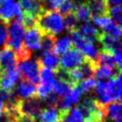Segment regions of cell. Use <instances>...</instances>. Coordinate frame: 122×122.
<instances>
[{
	"mask_svg": "<svg viewBox=\"0 0 122 122\" xmlns=\"http://www.w3.org/2000/svg\"><path fill=\"white\" fill-rule=\"evenodd\" d=\"M85 56L82 54L80 51H78L75 48H71L67 51L63 52L61 58L59 59L60 69L69 71L72 69L79 67L85 61Z\"/></svg>",
	"mask_w": 122,
	"mask_h": 122,
	"instance_id": "7",
	"label": "cell"
},
{
	"mask_svg": "<svg viewBox=\"0 0 122 122\" xmlns=\"http://www.w3.org/2000/svg\"><path fill=\"white\" fill-rule=\"evenodd\" d=\"M88 5L91 10V14L92 17L106 16L108 15L109 8L105 2L97 1V0H88Z\"/></svg>",
	"mask_w": 122,
	"mask_h": 122,
	"instance_id": "20",
	"label": "cell"
},
{
	"mask_svg": "<svg viewBox=\"0 0 122 122\" xmlns=\"http://www.w3.org/2000/svg\"><path fill=\"white\" fill-rule=\"evenodd\" d=\"M108 16L111 17V19H112V21L114 23H116L117 25H121V23H122V9H121V7L118 6V7L110 8L109 11H108Z\"/></svg>",
	"mask_w": 122,
	"mask_h": 122,
	"instance_id": "33",
	"label": "cell"
},
{
	"mask_svg": "<svg viewBox=\"0 0 122 122\" xmlns=\"http://www.w3.org/2000/svg\"><path fill=\"white\" fill-rule=\"evenodd\" d=\"M42 110V102L37 96L18 100L17 112L21 115H27L36 119Z\"/></svg>",
	"mask_w": 122,
	"mask_h": 122,
	"instance_id": "5",
	"label": "cell"
},
{
	"mask_svg": "<svg viewBox=\"0 0 122 122\" xmlns=\"http://www.w3.org/2000/svg\"><path fill=\"white\" fill-rule=\"evenodd\" d=\"M97 41L102 45L104 51H107L112 54L116 51H121L122 46H121L120 38H116L109 34H106L104 32H100Z\"/></svg>",
	"mask_w": 122,
	"mask_h": 122,
	"instance_id": "12",
	"label": "cell"
},
{
	"mask_svg": "<svg viewBox=\"0 0 122 122\" xmlns=\"http://www.w3.org/2000/svg\"><path fill=\"white\" fill-rule=\"evenodd\" d=\"M25 27L18 21L12 20L8 23V39L5 46H8L13 51L18 52L23 47L25 35Z\"/></svg>",
	"mask_w": 122,
	"mask_h": 122,
	"instance_id": "4",
	"label": "cell"
},
{
	"mask_svg": "<svg viewBox=\"0 0 122 122\" xmlns=\"http://www.w3.org/2000/svg\"><path fill=\"white\" fill-rule=\"evenodd\" d=\"M78 31L81 33L82 36H84L87 40H89L90 42H92V43L97 41V38H98V36L100 34V31L92 23H90L89 21L88 22H84L80 26Z\"/></svg>",
	"mask_w": 122,
	"mask_h": 122,
	"instance_id": "19",
	"label": "cell"
},
{
	"mask_svg": "<svg viewBox=\"0 0 122 122\" xmlns=\"http://www.w3.org/2000/svg\"><path fill=\"white\" fill-rule=\"evenodd\" d=\"M118 74H121V68H118V67L110 68V67L97 65L94 69V71H93V75L99 80L112 78V77L116 76Z\"/></svg>",
	"mask_w": 122,
	"mask_h": 122,
	"instance_id": "18",
	"label": "cell"
},
{
	"mask_svg": "<svg viewBox=\"0 0 122 122\" xmlns=\"http://www.w3.org/2000/svg\"><path fill=\"white\" fill-rule=\"evenodd\" d=\"M23 17V11L19 3L12 0H4L0 6V19L9 23L12 20L21 23Z\"/></svg>",
	"mask_w": 122,
	"mask_h": 122,
	"instance_id": "8",
	"label": "cell"
},
{
	"mask_svg": "<svg viewBox=\"0 0 122 122\" xmlns=\"http://www.w3.org/2000/svg\"><path fill=\"white\" fill-rule=\"evenodd\" d=\"M17 69L19 75L22 78L33 85L38 84L40 82V69L41 66L39 64L38 59L36 58H28L26 60H22L17 62Z\"/></svg>",
	"mask_w": 122,
	"mask_h": 122,
	"instance_id": "3",
	"label": "cell"
},
{
	"mask_svg": "<svg viewBox=\"0 0 122 122\" xmlns=\"http://www.w3.org/2000/svg\"><path fill=\"white\" fill-rule=\"evenodd\" d=\"M42 34H43L42 31L36 26L27 29V31L24 35V40H23L24 47L30 51L39 50Z\"/></svg>",
	"mask_w": 122,
	"mask_h": 122,
	"instance_id": "9",
	"label": "cell"
},
{
	"mask_svg": "<svg viewBox=\"0 0 122 122\" xmlns=\"http://www.w3.org/2000/svg\"><path fill=\"white\" fill-rule=\"evenodd\" d=\"M73 11H74L73 13H74L75 17L77 18V20L81 21V22H88L90 20V18L92 17L91 10H90V8H89L87 1L76 4Z\"/></svg>",
	"mask_w": 122,
	"mask_h": 122,
	"instance_id": "22",
	"label": "cell"
},
{
	"mask_svg": "<svg viewBox=\"0 0 122 122\" xmlns=\"http://www.w3.org/2000/svg\"><path fill=\"white\" fill-rule=\"evenodd\" d=\"M17 58L16 53L8 46H4L0 49V70L1 71L16 69Z\"/></svg>",
	"mask_w": 122,
	"mask_h": 122,
	"instance_id": "10",
	"label": "cell"
},
{
	"mask_svg": "<svg viewBox=\"0 0 122 122\" xmlns=\"http://www.w3.org/2000/svg\"><path fill=\"white\" fill-rule=\"evenodd\" d=\"M38 117L40 122H60L61 120L60 111L56 107H49L42 110Z\"/></svg>",
	"mask_w": 122,
	"mask_h": 122,
	"instance_id": "21",
	"label": "cell"
},
{
	"mask_svg": "<svg viewBox=\"0 0 122 122\" xmlns=\"http://www.w3.org/2000/svg\"><path fill=\"white\" fill-rule=\"evenodd\" d=\"M96 66H97L96 62L85 59V61L79 67L68 71L70 82L74 86L79 81L89 78V77H92L93 75V71H94V69Z\"/></svg>",
	"mask_w": 122,
	"mask_h": 122,
	"instance_id": "6",
	"label": "cell"
},
{
	"mask_svg": "<svg viewBox=\"0 0 122 122\" xmlns=\"http://www.w3.org/2000/svg\"><path fill=\"white\" fill-rule=\"evenodd\" d=\"M40 80L42 83H48V84H53L56 80V74L53 71L41 67L40 69Z\"/></svg>",
	"mask_w": 122,
	"mask_h": 122,
	"instance_id": "29",
	"label": "cell"
},
{
	"mask_svg": "<svg viewBox=\"0 0 122 122\" xmlns=\"http://www.w3.org/2000/svg\"><path fill=\"white\" fill-rule=\"evenodd\" d=\"M60 122H71V121L67 120V119H66V118H64V117H61V120H60Z\"/></svg>",
	"mask_w": 122,
	"mask_h": 122,
	"instance_id": "42",
	"label": "cell"
},
{
	"mask_svg": "<svg viewBox=\"0 0 122 122\" xmlns=\"http://www.w3.org/2000/svg\"><path fill=\"white\" fill-rule=\"evenodd\" d=\"M97 1H102V2H105L106 0H97Z\"/></svg>",
	"mask_w": 122,
	"mask_h": 122,
	"instance_id": "44",
	"label": "cell"
},
{
	"mask_svg": "<svg viewBox=\"0 0 122 122\" xmlns=\"http://www.w3.org/2000/svg\"><path fill=\"white\" fill-rule=\"evenodd\" d=\"M102 30H103V32L106 34H109L116 38L121 37V27L120 25H117L116 23H114L112 20H111V22Z\"/></svg>",
	"mask_w": 122,
	"mask_h": 122,
	"instance_id": "31",
	"label": "cell"
},
{
	"mask_svg": "<svg viewBox=\"0 0 122 122\" xmlns=\"http://www.w3.org/2000/svg\"><path fill=\"white\" fill-rule=\"evenodd\" d=\"M81 92L79 91V89L74 85L72 86L71 90L70 91V92L68 94H66L63 98H60L59 103H58V107L60 111H68L71 108V106L73 104H77L80 100L81 97Z\"/></svg>",
	"mask_w": 122,
	"mask_h": 122,
	"instance_id": "14",
	"label": "cell"
},
{
	"mask_svg": "<svg viewBox=\"0 0 122 122\" xmlns=\"http://www.w3.org/2000/svg\"><path fill=\"white\" fill-rule=\"evenodd\" d=\"M35 90L36 88L33 84L22 79L15 87V90H13V92L19 99H26L36 96Z\"/></svg>",
	"mask_w": 122,
	"mask_h": 122,
	"instance_id": "15",
	"label": "cell"
},
{
	"mask_svg": "<svg viewBox=\"0 0 122 122\" xmlns=\"http://www.w3.org/2000/svg\"><path fill=\"white\" fill-rule=\"evenodd\" d=\"M71 47H72V41H71V36L65 35V36H62L58 39H55L53 51L56 54H62L63 52L70 50Z\"/></svg>",
	"mask_w": 122,
	"mask_h": 122,
	"instance_id": "23",
	"label": "cell"
},
{
	"mask_svg": "<svg viewBox=\"0 0 122 122\" xmlns=\"http://www.w3.org/2000/svg\"><path fill=\"white\" fill-rule=\"evenodd\" d=\"M3 108H4V103L0 100V114H1L2 112H3Z\"/></svg>",
	"mask_w": 122,
	"mask_h": 122,
	"instance_id": "41",
	"label": "cell"
},
{
	"mask_svg": "<svg viewBox=\"0 0 122 122\" xmlns=\"http://www.w3.org/2000/svg\"><path fill=\"white\" fill-rule=\"evenodd\" d=\"M45 100V103L49 106V107H57L58 106V103H59V100H60V97L56 94V93H50L46 98H44Z\"/></svg>",
	"mask_w": 122,
	"mask_h": 122,
	"instance_id": "37",
	"label": "cell"
},
{
	"mask_svg": "<svg viewBox=\"0 0 122 122\" xmlns=\"http://www.w3.org/2000/svg\"><path fill=\"white\" fill-rule=\"evenodd\" d=\"M1 75H2V71H1V70H0V81H1Z\"/></svg>",
	"mask_w": 122,
	"mask_h": 122,
	"instance_id": "43",
	"label": "cell"
},
{
	"mask_svg": "<svg viewBox=\"0 0 122 122\" xmlns=\"http://www.w3.org/2000/svg\"><path fill=\"white\" fill-rule=\"evenodd\" d=\"M55 39L56 38L53 35L43 33L42 34V38H41V42H40V47H39V50H40L41 53L53 51Z\"/></svg>",
	"mask_w": 122,
	"mask_h": 122,
	"instance_id": "26",
	"label": "cell"
},
{
	"mask_svg": "<svg viewBox=\"0 0 122 122\" xmlns=\"http://www.w3.org/2000/svg\"><path fill=\"white\" fill-rule=\"evenodd\" d=\"M39 61V64L41 67L50 69L53 71L54 72L59 70L60 65H59V58L57 54L54 51H50L46 53H41V56L37 58Z\"/></svg>",
	"mask_w": 122,
	"mask_h": 122,
	"instance_id": "16",
	"label": "cell"
},
{
	"mask_svg": "<svg viewBox=\"0 0 122 122\" xmlns=\"http://www.w3.org/2000/svg\"><path fill=\"white\" fill-rule=\"evenodd\" d=\"M76 4L74 3L73 0H65L62 4H60L57 7V11L61 14V15H67L69 13H71L74 9H75Z\"/></svg>",
	"mask_w": 122,
	"mask_h": 122,
	"instance_id": "32",
	"label": "cell"
},
{
	"mask_svg": "<svg viewBox=\"0 0 122 122\" xmlns=\"http://www.w3.org/2000/svg\"><path fill=\"white\" fill-rule=\"evenodd\" d=\"M96 64L99 66H105V67H110V68H116V67L121 68V67L117 66L112 53H111L107 51H104V50H102L98 53V56L96 59Z\"/></svg>",
	"mask_w": 122,
	"mask_h": 122,
	"instance_id": "24",
	"label": "cell"
},
{
	"mask_svg": "<svg viewBox=\"0 0 122 122\" xmlns=\"http://www.w3.org/2000/svg\"><path fill=\"white\" fill-rule=\"evenodd\" d=\"M13 117H11L7 112H5L3 110L2 113L0 114V122H11Z\"/></svg>",
	"mask_w": 122,
	"mask_h": 122,
	"instance_id": "39",
	"label": "cell"
},
{
	"mask_svg": "<svg viewBox=\"0 0 122 122\" xmlns=\"http://www.w3.org/2000/svg\"><path fill=\"white\" fill-rule=\"evenodd\" d=\"M52 90H53V84L41 83L38 85L37 89L35 90V94L39 99H44L50 93L52 92Z\"/></svg>",
	"mask_w": 122,
	"mask_h": 122,
	"instance_id": "30",
	"label": "cell"
},
{
	"mask_svg": "<svg viewBox=\"0 0 122 122\" xmlns=\"http://www.w3.org/2000/svg\"><path fill=\"white\" fill-rule=\"evenodd\" d=\"M95 85H96V80L93 77H89L79 81L75 86L79 89L81 93H89L94 90Z\"/></svg>",
	"mask_w": 122,
	"mask_h": 122,
	"instance_id": "27",
	"label": "cell"
},
{
	"mask_svg": "<svg viewBox=\"0 0 122 122\" xmlns=\"http://www.w3.org/2000/svg\"><path fill=\"white\" fill-rule=\"evenodd\" d=\"M8 39V23L0 19V49L6 45Z\"/></svg>",
	"mask_w": 122,
	"mask_h": 122,
	"instance_id": "34",
	"label": "cell"
},
{
	"mask_svg": "<svg viewBox=\"0 0 122 122\" xmlns=\"http://www.w3.org/2000/svg\"><path fill=\"white\" fill-rule=\"evenodd\" d=\"M122 0H106L105 3L108 6V8H113V7H118L121 5Z\"/></svg>",
	"mask_w": 122,
	"mask_h": 122,
	"instance_id": "40",
	"label": "cell"
},
{
	"mask_svg": "<svg viewBox=\"0 0 122 122\" xmlns=\"http://www.w3.org/2000/svg\"><path fill=\"white\" fill-rule=\"evenodd\" d=\"M72 84L67 80L63 79H57L53 83V90L54 93H56L58 96H65L70 92V91L72 88Z\"/></svg>",
	"mask_w": 122,
	"mask_h": 122,
	"instance_id": "25",
	"label": "cell"
},
{
	"mask_svg": "<svg viewBox=\"0 0 122 122\" xmlns=\"http://www.w3.org/2000/svg\"><path fill=\"white\" fill-rule=\"evenodd\" d=\"M36 27L42 31V33L53 36L61 33L65 30L63 16L55 10H44L37 17Z\"/></svg>",
	"mask_w": 122,
	"mask_h": 122,
	"instance_id": "2",
	"label": "cell"
},
{
	"mask_svg": "<svg viewBox=\"0 0 122 122\" xmlns=\"http://www.w3.org/2000/svg\"><path fill=\"white\" fill-rule=\"evenodd\" d=\"M94 91L97 96L96 100L103 106L114 101L121 102V74L112 77L107 82L99 80L96 82Z\"/></svg>",
	"mask_w": 122,
	"mask_h": 122,
	"instance_id": "1",
	"label": "cell"
},
{
	"mask_svg": "<svg viewBox=\"0 0 122 122\" xmlns=\"http://www.w3.org/2000/svg\"><path fill=\"white\" fill-rule=\"evenodd\" d=\"M121 102L114 101L104 106L105 118L111 119L112 122H122V114H121Z\"/></svg>",
	"mask_w": 122,
	"mask_h": 122,
	"instance_id": "17",
	"label": "cell"
},
{
	"mask_svg": "<svg viewBox=\"0 0 122 122\" xmlns=\"http://www.w3.org/2000/svg\"><path fill=\"white\" fill-rule=\"evenodd\" d=\"M15 120H16V122H36V120L34 118L27 116V115H21V114H18L15 117Z\"/></svg>",
	"mask_w": 122,
	"mask_h": 122,
	"instance_id": "38",
	"label": "cell"
},
{
	"mask_svg": "<svg viewBox=\"0 0 122 122\" xmlns=\"http://www.w3.org/2000/svg\"><path fill=\"white\" fill-rule=\"evenodd\" d=\"M111 18L106 15V16H99V17H92V21L93 23L98 27V28H101V29H104L110 22H111Z\"/></svg>",
	"mask_w": 122,
	"mask_h": 122,
	"instance_id": "36",
	"label": "cell"
},
{
	"mask_svg": "<svg viewBox=\"0 0 122 122\" xmlns=\"http://www.w3.org/2000/svg\"><path fill=\"white\" fill-rule=\"evenodd\" d=\"M19 5L24 13L35 18H37L45 10L42 0H20Z\"/></svg>",
	"mask_w": 122,
	"mask_h": 122,
	"instance_id": "11",
	"label": "cell"
},
{
	"mask_svg": "<svg viewBox=\"0 0 122 122\" xmlns=\"http://www.w3.org/2000/svg\"><path fill=\"white\" fill-rule=\"evenodd\" d=\"M44 5L45 10H56L57 7L62 4L65 0H42Z\"/></svg>",
	"mask_w": 122,
	"mask_h": 122,
	"instance_id": "35",
	"label": "cell"
},
{
	"mask_svg": "<svg viewBox=\"0 0 122 122\" xmlns=\"http://www.w3.org/2000/svg\"><path fill=\"white\" fill-rule=\"evenodd\" d=\"M19 77H20V75L16 69L2 71L1 81H0V89L7 91V92H12L14 90L15 84L19 80Z\"/></svg>",
	"mask_w": 122,
	"mask_h": 122,
	"instance_id": "13",
	"label": "cell"
},
{
	"mask_svg": "<svg viewBox=\"0 0 122 122\" xmlns=\"http://www.w3.org/2000/svg\"><path fill=\"white\" fill-rule=\"evenodd\" d=\"M63 22H64V28L69 31H72L74 30H77V26H78V20L75 17L74 13H69L67 15H65V18H63Z\"/></svg>",
	"mask_w": 122,
	"mask_h": 122,
	"instance_id": "28",
	"label": "cell"
}]
</instances>
